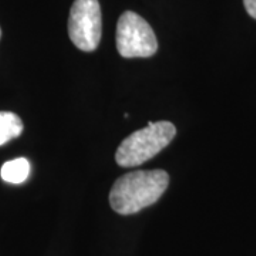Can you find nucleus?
<instances>
[{
  "instance_id": "nucleus-3",
  "label": "nucleus",
  "mask_w": 256,
  "mask_h": 256,
  "mask_svg": "<svg viewBox=\"0 0 256 256\" xmlns=\"http://www.w3.org/2000/svg\"><path fill=\"white\" fill-rule=\"evenodd\" d=\"M117 50L124 58H148L156 54L158 42L146 18L126 12L117 23Z\"/></svg>"
},
{
  "instance_id": "nucleus-8",
  "label": "nucleus",
  "mask_w": 256,
  "mask_h": 256,
  "mask_svg": "<svg viewBox=\"0 0 256 256\" xmlns=\"http://www.w3.org/2000/svg\"><path fill=\"white\" fill-rule=\"evenodd\" d=\"M0 38H2V28H0Z\"/></svg>"
},
{
  "instance_id": "nucleus-6",
  "label": "nucleus",
  "mask_w": 256,
  "mask_h": 256,
  "mask_svg": "<svg viewBox=\"0 0 256 256\" xmlns=\"http://www.w3.org/2000/svg\"><path fill=\"white\" fill-rule=\"evenodd\" d=\"M24 130L22 118L10 111H0V146L22 136Z\"/></svg>"
},
{
  "instance_id": "nucleus-2",
  "label": "nucleus",
  "mask_w": 256,
  "mask_h": 256,
  "mask_svg": "<svg viewBox=\"0 0 256 256\" xmlns=\"http://www.w3.org/2000/svg\"><path fill=\"white\" fill-rule=\"evenodd\" d=\"M176 128L170 121L150 122L146 128L132 132L120 144L116 161L120 166L134 168L158 156L172 142Z\"/></svg>"
},
{
  "instance_id": "nucleus-1",
  "label": "nucleus",
  "mask_w": 256,
  "mask_h": 256,
  "mask_svg": "<svg viewBox=\"0 0 256 256\" xmlns=\"http://www.w3.org/2000/svg\"><path fill=\"white\" fill-rule=\"evenodd\" d=\"M168 185L170 175L162 170L122 175L111 188V208L120 215H134L160 201Z\"/></svg>"
},
{
  "instance_id": "nucleus-5",
  "label": "nucleus",
  "mask_w": 256,
  "mask_h": 256,
  "mask_svg": "<svg viewBox=\"0 0 256 256\" xmlns=\"http://www.w3.org/2000/svg\"><path fill=\"white\" fill-rule=\"evenodd\" d=\"M30 171H32V165L28 162V160L16 158L2 166L0 175H2L3 181L18 185V184H23L28 180L30 176Z\"/></svg>"
},
{
  "instance_id": "nucleus-7",
  "label": "nucleus",
  "mask_w": 256,
  "mask_h": 256,
  "mask_svg": "<svg viewBox=\"0 0 256 256\" xmlns=\"http://www.w3.org/2000/svg\"><path fill=\"white\" fill-rule=\"evenodd\" d=\"M244 4H245L248 14L256 20V0H244Z\"/></svg>"
},
{
  "instance_id": "nucleus-4",
  "label": "nucleus",
  "mask_w": 256,
  "mask_h": 256,
  "mask_svg": "<svg viewBox=\"0 0 256 256\" xmlns=\"http://www.w3.org/2000/svg\"><path fill=\"white\" fill-rule=\"evenodd\" d=\"M70 40L77 48L92 53L100 46L102 16L98 0H76L68 18Z\"/></svg>"
}]
</instances>
